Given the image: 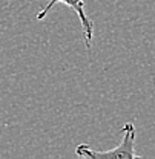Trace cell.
Returning <instances> with one entry per match:
<instances>
[{
  "label": "cell",
  "instance_id": "obj_2",
  "mask_svg": "<svg viewBox=\"0 0 155 159\" xmlns=\"http://www.w3.org/2000/svg\"><path fill=\"white\" fill-rule=\"evenodd\" d=\"M57 3H63V5L69 6L71 9H74V12L78 16L80 23H81V31H83L85 44H86L88 49H91V46H92V37H94V23H92V20L88 17V14L85 12V2H83V0H49L48 5H46L43 9L39 11L37 20L45 19V17L48 16V12L52 9V6L57 5Z\"/></svg>",
  "mask_w": 155,
  "mask_h": 159
},
{
  "label": "cell",
  "instance_id": "obj_1",
  "mask_svg": "<svg viewBox=\"0 0 155 159\" xmlns=\"http://www.w3.org/2000/svg\"><path fill=\"white\" fill-rule=\"evenodd\" d=\"M123 139L112 150H94L88 144H80L75 148V153L80 158L91 159H137L141 158L135 152V125L134 122H126L121 129Z\"/></svg>",
  "mask_w": 155,
  "mask_h": 159
}]
</instances>
